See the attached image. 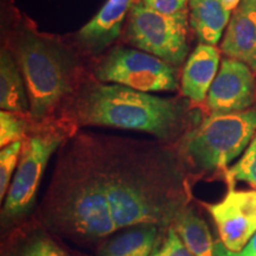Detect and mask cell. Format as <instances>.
<instances>
[{"instance_id": "cell-1", "label": "cell", "mask_w": 256, "mask_h": 256, "mask_svg": "<svg viewBox=\"0 0 256 256\" xmlns=\"http://www.w3.org/2000/svg\"><path fill=\"white\" fill-rule=\"evenodd\" d=\"M118 229L156 224L164 229L186 209L188 171L178 153L156 144L87 136Z\"/></svg>"}, {"instance_id": "cell-2", "label": "cell", "mask_w": 256, "mask_h": 256, "mask_svg": "<svg viewBox=\"0 0 256 256\" xmlns=\"http://www.w3.org/2000/svg\"><path fill=\"white\" fill-rule=\"evenodd\" d=\"M36 220L52 235L84 248L98 249L119 230L87 134L66 140L60 147Z\"/></svg>"}, {"instance_id": "cell-3", "label": "cell", "mask_w": 256, "mask_h": 256, "mask_svg": "<svg viewBox=\"0 0 256 256\" xmlns=\"http://www.w3.org/2000/svg\"><path fill=\"white\" fill-rule=\"evenodd\" d=\"M81 126L114 127L150 133L171 142L185 130L186 110L180 102L120 84H95L84 89L72 106Z\"/></svg>"}, {"instance_id": "cell-4", "label": "cell", "mask_w": 256, "mask_h": 256, "mask_svg": "<svg viewBox=\"0 0 256 256\" xmlns=\"http://www.w3.org/2000/svg\"><path fill=\"white\" fill-rule=\"evenodd\" d=\"M256 133V104L247 110L211 114L182 136L178 154L186 171L204 176L228 170Z\"/></svg>"}, {"instance_id": "cell-5", "label": "cell", "mask_w": 256, "mask_h": 256, "mask_svg": "<svg viewBox=\"0 0 256 256\" xmlns=\"http://www.w3.org/2000/svg\"><path fill=\"white\" fill-rule=\"evenodd\" d=\"M14 57L26 84L30 116L46 120L72 89L68 60L52 42L32 32L19 38Z\"/></svg>"}, {"instance_id": "cell-6", "label": "cell", "mask_w": 256, "mask_h": 256, "mask_svg": "<svg viewBox=\"0 0 256 256\" xmlns=\"http://www.w3.org/2000/svg\"><path fill=\"white\" fill-rule=\"evenodd\" d=\"M66 140L63 130L48 128L23 140L14 178L5 196L2 209V230H11L26 218L36 200L42 178L51 156Z\"/></svg>"}, {"instance_id": "cell-7", "label": "cell", "mask_w": 256, "mask_h": 256, "mask_svg": "<svg viewBox=\"0 0 256 256\" xmlns=\"http://www.w3.org/2000/svg\"><path fill=\"white\" fill-rule=\"evenodd\" d=\"M126 37L136 49L178 66L188 52V12L164 14L136 2L130 12Z\"/></svg>"}, {"instance_id": "cell-8", "label": "cell", "mask_w": 256, "mask_h": 256, "mask_svg": "<svg viewBox=\"0 0 256 256\" xmlns=\"http://www.w3.org/2000/svg\"><path fill=\"white\" fill-rule=\"evenodd\" d=\"M101 82L114 83L144 92H174L178 88L174 64L132 48H116L95 72Z\"/></svg>"}, {"instance_id": "cell-9", "label": "cell", "mask_w": 256, "mask_h": 256, "mask_svg": "<svg viewBox=\"0 0 256 256\" xmlns=\"http://www.w3.org/2000/svg\"><path fill=\"white\" fill-rule=\"evenodd\" d=\"M203 206L216 224L220 242L228 250H242L256 234V190L229 188L218 203Z\"/></svg>"}, {"instance_id": "cell-10", "label": "cell", "mask_w": 256, "mask_h": 256, "mask_svg": "<svg viewBox=\"0 0 256 256\" xmlns=\"http://www.w3.org/2000/svg\"><path fill=\"white\" fill-rule=\"evenodd\" d=\"M256 104V82L252 69L241 60L224 58L206 96L211 114L247 110Z\"/></svg>"}, {"instance_id": "cell-11", "label": "cell", "mask_w": 256, "mask_h": 256, "mask_svg": "<svg viewBox=\"0 0 256 256\" xmlns=\"http://www.w3.org/2000/svg\"><path fill=\"white\" fill-rule=\"evenodd\" d=\"M220 50L256 70V0H242L234 11Z\"/></svg>"}, {"instance_id": "cell-12", "label": "cell", "mask_w": 256, "mask_h": 256, "mask_svg": "<svg viewBox=\"0 0 256 256\" xmlns=\"http://www.w3.org/2000/svg\"><path fill=\"white\" fill-rule=\"evenodd\" d=\"M37 220L8 230L2 244V256H76L62 247Z\"/></svg>"}, {"instance_id": "cell-13", "label": "cell", "mask_w": 256, "mask_h": 256, "mask_svg": "<svg viewBox=\"0 0 256 256\" xmlns=\"http://www.w3.org/2000/svg\"><path fill=\"white\" fill-rule=\"evenodd\" d=\"M220 51L215 46L200 43L185 63L182 75V94L194 104L206 100L211 84L218 74Z\"/></svg>"}, {"instance_id": "cell-14", "label": "cell", "mask_w": 256, "mask_h": 256, "mask_svg": "<svg viewBox=\"0 0 256 256\" xmlns=\"http://www.w3.org/2000/svg\"><path fill=\"white\" fill-rule=\"evenodd\" d=\"M166 230L156 224H136L110 235L96 249V256H152L159 248Z\"/></svg>"}, {"instance_id": "cell-15", "label": "cell", "mask_w": 256, "mask_h": 256, "mask_svg": "<svg viewBox=\"0 0 256 256\" xmlns=\"http://www.w3.org/2000/svg\"><path fill=\"white\" fill-rule=\"evenodd\" d=\"M136 0H107L80 30L78 37L90 50H101L120 36L124 22Z\"/></svg>"}, {"instance_id": "cell-16", "label": "cell", "mask_w": 256, "mask_h": 256, "mask_svg": "<svg viewBox=\"0 0 256 256\" xmlns=\"http://www.w3.org/2000/svg\"><path fill=\"white\" fill-rule=\"evenodd\" d=\"M190 24L200 43L215 46L228 26L232 11L222 0H190Z\"/></svg>"}, {"instance_id": "cell-17", "label": "cell", "mask_w": 256, "mask_h": 256, "mask_svg": "<svg viewBox=\"0 0 256 256\" xmlns=\"http://www.w3.org/2000/svg\"><path fill=\"white\" fill-rule=\"evenodd\" d=\"M0 107L2 110L30 114V101L24 76L17 60L8 50L0 57Z\"/></svg>"}, {"instance_id": "cell-18", "label": "cell", "mask_w": 256, "mask_h": 256, "mask_svg": "<svg viewBox=\"0 0 256 256\" xmlns=\"http://www.w3.org/2000/svg\"><path fill=\"white\" fill-rule=\"evenodd\" d=\"M174 228L194 256H214L215 243L209 226L194 208L188 206L174 223Z\"/></svg>"}, {"instance_id": "cell-19", "label": "cell", "mask_w": 256, "mask_h": 256, "mask_svg": "<svg viewBox=\"0 0 256 256\" xmlns=\"http://www.w3.org/2000/svg\"><path fill=\"white\" fill-rule=\"evenodd\" d=\"M224 176L229 188H234L235 182H244L256 190V133L238 162L226 170Z\"/></svg>"}, {"instance_id": "cell-20", "label": "cell", "mask_w": 256, "mask_h": 256, "mask_svg": "<svg viewBox=\"0 0 256 256\" xmlns=\"http://www.w3.org/2000/svg\"><path fill=\"white\" fill-rule=\"evenodd\" d=\"M28 130V122L23 114L2 110L0 113V146L5 147L19 140H24Z\"/></svg>"}, {"instance_id": "cell-21", "label": "cell", "mask_w": 256, "mask_h": 256, "mask_svg": "<svg viewBox=\"0 0 256 256\" xmlns=\"http://www.w3.org/2000/svg\"><path fill=\"white\" fill-rule=\"evenodd\" d=\"M22 150H23V140L2 147L0 152V198L4 200L8 194L12 174L18 168Z\"/></svg>"}, {"instance_id": "cell-22", "label": "cell", "mask_w": 256, "mask_h": 256, "mask_svg": "<svg viewBox=\"0 0 256 256\" xmlns=\"http://www.w3.org/2000/svg\"><path fill=\"white\" fill-rule=\"evenodd\" d=\"M152 256H194L188 250L183 240L179 238L174 226H170L162 244Z\"/></svg>"}, {"instance_id": "cell-23", "label": "cell", "mask_w": 256, "mask_h": 256, "mask_svg": "<svg viewBox=\"0 0 256 256\" xmlns=\"http://www.w3.org/2000/svg\"><path fill=\"white\" fill-rule=\"evenodd\" d=\"M140 2L160 14H177L186 11L190 0H140Z\"/></svg>"}, {"instance_id": "cell-24", "label": "cell", "mask_w": 256, "mask_h": 256, "mask_svg": "<svg viewBox=\"0 0 256 256\" xmlns=\"http://www.w3.org/2000/svg\"><path fill=\"white\" fill-rule=\"evenodd\" d=\"M214 256H256V234L240 252H230L220 241L216 242Z\"/></svg>"}, {"instance_id": "cell-25", "label": "cell", "mask_w": 256, "mask_h": 256, "mask_svg": "<svg viewBox=\"0 0 256 256\" xmlns=\"http://www.w3.org/2000/svg\"><path fill=\"white\" fill-rule=\"evenodd\" d=\"M224 6L229 10V11H235L238 8V5L241 4L242 0H222Z\"/></svg>"}]
</instances>
